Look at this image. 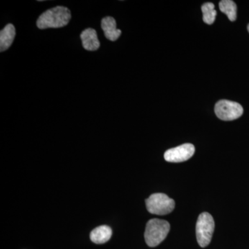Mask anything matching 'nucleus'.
I'll return each instance as SVG.
<instances>
[{
  "label": "nucleus",
  "mask_w": 249,
  "mask_h": 249,
  "mask_svg": "<svg viewBox=\"0 0 249 249\" xmlns=\"http://www.w3.org/2000/svg\"><path fill=\"white\" fill-rule=\"evenodd\" d=\"M71 18V12L69 9L64 6H56L41 15L37 20V27L40 29L65 27Z\"/></svg>",
  "instance_id": "f257e3e1"
},
{
  "label": "nucleus",
  "mask_w": 249,
  "mask_h": 249,
  "mask_svg": "<svg viewBox=\"0 0 249 249\" xmlns=\"http://www.w3.org/2000/svg\"><path fill=\"white\" fill-rule=\"evenodd\" d=\"M170 225L167 221L152 219L147 223L145 231V242L149 247H155L165 240L170 231Z\"/></svg>",
  "instance_id": "f03ea898"
},
{
  "label": "nucleus",
  "mask_w": 249,
  "mask_h": 249,
  "mask_svg": "<svg viewBox=\"0 0 249 249\" xmlns=\"http://www.w3.org/2000/svg\"><path fill=\"white\" fill-rule=\"evenodd\" d=\"M214 230V222L209 213L199 214L196 224V236L198 244L201 247H207L211 243Z\"/></svg>",
  "instance_id": "7ed1b4c3"
},
{
  "label": "nucleus",
  "mask_w": 249,
  "mask_h": 249,
  "mask_svg": "<svg viewBox=\"0 0 249 249\" xmlns=\"http://www.w3.org/2000/svg\"><path fill=\"white\" fill-rule=\"evenodd\" d=\"M149 213L157 215H165L175 209V202L173 199L163 193H155L145 200Z\"/></svg>",
  "instance_id": "20e7f679"
},
{
  "label": "nucleus",
  "mask_w": 249,
  "mask_h": 249,
  "mask_svg": "<svg viewBox=\"0 0 249 249\" xmlns=\"http://www.w3.org/2000/svg\"><path fill=\"white\" fill-rule=\"evenodd\" d=\"M216 116L222 121H230L238 119L243 114L244 109L238 103L221 100L214 106Z\"/></svg>",
  "instance_id": "39448f33"
},
{
  "label": "nucleus",
  "mask_w": 249,
  "mask_h": 249,
  "mask_svg": "<svg viewBox=\"0 0 249 249\" xmlns=\"http://www.w3.org/2000/svg\"><path fill=\"white\" fill-rule=\"evenodd\" d=\"M196 148L193 144L185 143L167 150L164 154V159L166 161L172 163L186 161L193 157Z\"/></svg>",
  "instance_id": "423d86ee"
},
{
  "label": "nucleus",
  "mask_w": 249,
  "mask_h": 249,
  "mask_svg": "<svg viewBox=\"0 0 249 249\" xmlns=\"http://www.w3.org/2000/svg\"><path fill=\"white\" fill-rule=\"evenodd\" d=\"M80 38H81L83 47L86 50L93 52L99 49L101 44L98 40L96 31L94 29L91 28L85 29L80 34Z\"/></svg>",
  "instance_id": "0eeeda50"
},
{
  "label": "nucleus",
  "mask_w": 249,
  "mask_h": 249,
  "mask_svg": "<svg viewBox=\"0 0 249 249\" xmlns=\"http://www.w3.org/2000/svg\"><path fill=\"white\" fill-rule=\"evenodd\" d=\"M101 28L104 31L106 38L112 42L118 40L121 35V31L116 28L115 19L112 17L107 16L103 18L101 21Z\"/></svg>",
  "instance_id": "6e6552de"
},
{
  "label": "nucleus",
  "mask_w": 249,
  "mask_h": 249,
  "mask_svg": "<svg viewBox=\"0 0 249 249\" xmlns=\"http://www.w3.org/2000/svg\"><path fill=\"white\" fill-rule=\"evenodd\" d=\"M112 235V230L108 226H100L91 231L90 233V239L93 243L101 245L110 240Z\"/></svg>",
  "instance_id": "1a4fd4ad"
},
{
  "label": "nucleus",
  "mask_w": 249,
  "mask_h": 249,
  "mask_svg": "<svg viewBox=\"0 0 249 249\" xmlns=\"http://www.w3.org/2000/svg\"><path fill=\"white\" fill-rule=\"evenodd\" d=\"M16 36V29L12 24L6 26L0 32V52L7 50L12 45Z\"/></svg>",
  "instance_id": "9d476101"
},
{
  "label": "nucleus",
  "mask_w": 249,
  "mask_h": 249,
  "mask_svg": "<svg viewBox=\"0 0 249 249\" xmlns=\"http://www.w3.org/2000/svg\"><path fill=\"white\" fill-rule=\"evenodd\" d=\"M219 9L227 15L229 20L231 22L235 21L237 18V6L232 0H222L219 4Z\"/></svg>",
  "instance_id": "9b49d317"
},
{
  "label": "nucleus",
  "mask_w": 249,
  "mask_h": 249,
  "mask_svg": "<svg viewBox=\"0 0 249 249\" xmlns=\"http://www.w3.org/2000/svg\"><path fill=\"white\" fill-rule=\"evenodd\" d=\"M201 11L203 13V20L206 24H213L215 20L217 11L214 9V5L211 2L205 3L201 6Z\"/></svg>",
  "instance_id": "f8f14e48"
},
{
  "label": "nucleus",
  "mask_w": 249,
  "mask_h": 249,
  "mask_svg": "<svg viewBox=\"0 0 249 249\" xmlns=\"http://www.w3.org/2000/svg\"><path fill=\"white\" fill-rule=\"evenodd\" d=\"M247 29H248V31H249V24L248 25V27H247Z\"/></svg>",
  "instance_id": "ddd939ff"
}]
</instances>
